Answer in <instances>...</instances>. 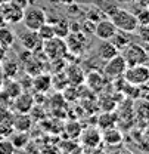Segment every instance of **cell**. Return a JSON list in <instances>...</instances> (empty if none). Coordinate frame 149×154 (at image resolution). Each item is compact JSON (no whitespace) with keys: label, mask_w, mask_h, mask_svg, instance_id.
<instances>
[{"label":"cell","mask_w":149,"mask_h":154,"mask_svg":"<svg viewBox=\"0 0 149 154\" xmlns=\"http://www.w3.org/2000/svg\"><path fill=\"white\" fill-rule=\"evenodd\" d=\"M109 19L114 22L117 30H121V31H126V33H134L137 25H139L136 15L130 11H127V9L117 8L109 15Z\"/></svg>","instance_id":"cell-1"},{"label":"cell","mask_w":149,"mask_h":154,"mask_svg":"<svg viewBox=\"0 0 149 154\" xmlns=\"http://www.w3.org/2000/svg\"><path fill=\"white\" fill-rule=\"evenodd\" d=\"M120 54L123 55L126 64H127V67L140 65V64H148L146 49H145V46H142L140 43L131 42V43H129Z\"/></svg>","instance_id":"cell-2"},{"label":"cell","mask_w":149,"mask_h":154,"mask_svg":"<svg viewBox=\"0 0 149 154\" xmlns=\"http://www.w3.org/2000/svg\"><path fill=\"white\" fill-rule=\"evenodd\" d=\"M43 54L49 61L53 59H61L65 58L68 54V48H67V42L62 37H52L46 42H43Z\"/></svg>","instance_id":"cell-3"},{"label":"cell","mask_w":149,"mask_h":154,"mask_svg":"<svg viewBox=\"0 0 149 154\" xmlns=\"http://www.w3.org/2000/svg\"><path fill=\"white\" fill-rule=\"evenodd\" d=\"M27 30H34L37 31L38 28L47 22V17H46V12L41 9V8H37V6H28L24 9V17H22V21H21Z\"/></svg>","instance_id":"cell-4"},{"label":"cell","mask_w":149,"mask_h":154,"mask_svg":"<svg viewBox=\"0 0 149 154\" xmlns=\"http://www.w3.org/2000/svg\"><path fill=\"white\" fill-rule=\"evenodd\" d=\"M123 79L133 86H145L149 83V67L146 64L127 67V70L123 74Z\"/></svg>","instance_id":"cell-5"},{"label":"cell","mask_w":149,"mask_h":154,"mask_svg":"<svg viewBox=\"0 0 149 154\" xmlns=\"http://www.w3.org/2000/svg\"><path fill=\"white\" fill-rule=\"evenodd\" d=\"M126 70H127V64H126V61H124L121 54L115 55L108 61H105V65H103V74L108 80L123 79V74H124Z\"/></svg>","instance_id":"cell-6"},{"label":"cell","mask_w":149,"mask_h":154,"mask_svg":"<svg viewBox=\"0 0 149 154\" xmlns=\"http://www.w3.org/2000/svg\"><path fill=\"white\" fill-rule=\"evenodd\" d=\"M65 42H67V48H68V52H73L75 55H81L87 46H89V40H87V36L80 30L77 33H70L67 37H65Z\"/></svg>","instance_id":"cell-7"},{"label":"cell","mask_w":149,"mask_h":154,"mask_svg":"<svg viewBox=\"0 0 149 154\" xmlns=\"http://www.w3.org/2000/svg\"><path fill=\"white\" fill-rule=\"evenodd\" d=\"M34 104H36L34 95H31L28 91H22L16 98L12 99L10 110L13 113H30L31 108L34 107Z\"/></svg>","instance_id":"cell-8"},{"label":"cell","mask_w":149,"mask_h":154,"mask_svg":"<svg viewBox=\"0 0 149 154\" xmlns=\"http://www.w3.org/2000/svg\"><path fill=\"white\" fill-rule=\"evenodd\" d=\"M24 17V9L13 5L12 2L1 5V18L7 24H18L22 21Z\"/></svg>","instance_id":"cell-9"},{"label":"cell","mask_w":149,"mask_h":154,"mask_svg":"<svg viewBox=\"0 0 149 154\" xmlns=\"http://www.w3.org/2000/svg\"><path fill=\"white\" fill-rule=\"evenodd\" d=\"M65 77L71 86H83L86 80V71L78 64H70L64 68Z\"/></svg>","instance_id":"cell-10"},{"label":"cell","mask_w":149,"mask_h":154,"mask_svg":"<svg viewBox=\"0 0 149 154\" xmlns=\"http://www.w3.org/2000/svg\"><path fill=\"white\" fill-rule=\"evenodd\" d=\"M115 33H117V27L114 25V22L109 18L99 19L94 25L93 34L99 40H111V37Z\"/></svg>","instance_id":"cell-11"},{"label":"cell","mask_w":149,"mask_h":154,"mask_svg":"<svg viewBox=\"0 0 149 154\" xmlns=\"http://www.w3.org/2000/svg\"><path fill=\"white\" fill-rule=\"evenodd\" d=\"M19 42H21L22 48L25 51H30V52H36L43 48V40L40 38L37 31H34V30H27L25 33H22L19 37Z\"/></svg>","instance_id":"cell-12"},{"label":"cell","mask_w":149,"mask_h":154,"mask_svg":"<svg viewBox=\"0 0 149 154\" xmlns=\"http://www.w3.org/2000/svg\"><path fill=\"white\" fill-rule=\"evenodd\" d=\"M80 139H81L83 145H86L87 148H96L102 142V131L99 128H87V129L81 131Z\"/></svg>","instance_id":"cell-13"},{"label":"cell","mask_w":149,"mask_h":154,"mask_svg":"<svg viewBox=\"0 0 149 154\" xmlns=\"http://www.w3.org/2000/svg\"><path fill=\"white\" fill-rule=\"evenodd\" d=\"M106 80H108V79L105 77L103 73H99V71H96V70H92V71H89V73L86 74L84 85H87L90 91L99 94V92L103 91V88H105V85H106Z\"/></svg>","instance_id":"cell-14"},{"label":"cell","mask_w":149,"mask_h":154,"mask_svg":"<svg viewBox=\"0 0 149 154\" xmlns=\"http://www.w3.org/2000/svg\"><path fill=\"white\" fill-rule=\"evenodd\" d=\"M12 128L18 132H30L33 126V117L30 113H13L12 116Z\"/></svg>","instance_id":"cell-15"},{"label":"cell","mask_w":149,"mask_h":154,"mask_svg":"<svg viewBox=\"0 0 149 154\" xmlns=\"http://www.w3.org/2000/svg\"><path fill=\"white\" fill-rule=\"evenodd\" d=\"M133 113H134V119L140 122L143 126L149 123V99L140 98L139 101H136L133 107Z\"/></svg>","instance_id":"cell-16"},{"label":"cell","mask_w":149,"mask_h":154,"mask_svg":"<svg viewBox=\"0 0 149 154\" xmlns=\"http://www.w3.org/2000/svg\"><path fill=\"white\" fill-rule=\"evenodd\" d=\"M31 88L37 94H46L52 88V76L47 74V73H38V74H36L33 77Z\"/></svg>","instance_id":"cell-17"},{"label":"cell","mask_w":149,"mask_h":154,"mask_svg":"<svg viewBox=\"0 0 149 154\" xmlns=\"http://www.w3.org/2000/svg\"><path fill=\"white\" fill-rule=\"evenodd\" d=\"M123 139H124L123 132L117 126L102 131V142H105L109 147H118V145H121L123 144Z\"/></svg>","instance_id":"cell-18"},{"label":"cell","mask_w":149,"mask_h":154,"mask_svg":"<svg viewBox=\"0 0 149 154\" xmlns=\"http://www.w3.org/2000/svg\"><path fill=\"white\" fill-rule=\"evenodd\" d=\"M96 54H97V58L102 59V61H108L114 58L115 55L120 54V51L114 46L111 40H102L99 45H97V49H96Z\"/></svg>","instance_id":"cell-19"},{"label":"cell","mask_w":149,"mask_h":154,"mask_svg":"<svg viewBox=\"0 0 149 154\" xmlns=\"http://www.w3.org/2000/svg\"><path fill=\"white\" fill-rule=\"evenodd\" d=\"M0 91H1L4 95L9 96L10 99H13V98H16L24 89H22L21 83H19L16 79H3V80H1Z\"/></svg>","instance_id":"cell-20"},{"label":"cell","mask_w":149,"mask_h":154,"mask_svg":"<svg viewBox=\"0 0 149 154\" xmlns=\"http://www.w3.org/2000/svg\"><path fill=\"white\" fill-rule=\"evenodd\" d=\"M19 74V64L12 58L1 59V77L3 79H16Z\"/></svg>","instance_id":"cell-21"},{"label":"cell","mask_w":149,"mask_h":154,"mask_svg":"<svg viewBox=\"0 0 149 154\" xmlns=\"http://www.w3.org/2000/svg\"><path fill=\"white\" fill-rule=\"evenodd\" d=\"M117 123H118V116L114 111H103L97 119V128L100 131L114 128V126H117Z\"/></svg>","instance_id":"cell-22"},{"label":"cell","mask_w":149,"mask_h":154,"mask_svg":"<svg viewBox=\"0 0 149 154\" xmlns=\"http://www.w3.org/2000/svg\"><path fill=\"white\" fill-rule=\"evenodd\" d=\"M15 43V33L9 27H0V46L6 51Z\"/></svg>","instance_id":"cell-23"},{"label":"cell","mask_w":149,"mask_h":154,"mask_svg":"<svg viewBox=\"0 0 149 154\" xmlns=\"http://www.w3.org/2000/svg\"><path fill=\"white\" fill-rule=\"evenodd\" d=\"M130 34L131 33H126V31H121V30H117V33L114 34L111 37V42L114 43V46L121 52L129 43H131L133 40H131L130 37Z\"/></svg>","instance_id":"cell-24"},{"label":"cell","mask_w":149,"mask_h":154,"mask_svg":"<svg viewBox=\"0 0 149 154\" xmlns=\"http://www.w3.org/2000/svg\"><path fill=\"white\" fill-rule=\"evenodd\" d=\"M9 139L12 141V144L15 145L16 150H22L25 145H28L30 142V136H28V132H18V131H13Z\"/></svg>","instance_id":"cell-25"},{"label":"cell","mask_w":149,"mask_h":154,"mask_svg":"<svg viewBox=\"0 0 149 154\" xmlns=\"http://www.w3.org/2000/svg\"><path fill=\"white\" fill-rule=\"evenodd\" d=\"M52 27H53V31H55L56 37L65 38L71 33V25H70L68 21H65V19H59L56 24H52Z\"/></svg>","instance_id":"cell-26"},{"label":"cell","mask_w":149,"mask_h":154,"mask_svg":"<svg viewBox=\"0 0 149 154\" xmlns=\"http://www.w3.org/2000/svg\"><path fill=\"white\" fill-rule=\"evenodd\" d=\"M68 80L65 77V73L64 71H58L52 76V88H55L58 92H62L67 86H68Z\"/></svg>","instance_id":"cell-27"},{"label":"cell","mask_w":149,"mask_h":154,"mask_svg":"<svg viewBox=\"0 0 149 154\" xmlns=\"http://www.w3.org/2000/svg\"><path fill=\"white\" fill-rule=\"evenodd\" d=\"M37 34L40 36V38L43 40V42H46V40H49V38L55 37V31H53V27H52V24H43L40 28L37 30Z\"/></svg>","instance_id":"cell-28"},{"label":"cell","mask_w":149,"mask_h":154,"mask_svg":"<svg viewBox=\"0 0 149 154\" xmlns=\"http://www.w3.org/2000/svg\"><path fill=\"white\" fill-rule=\"evenodd\" d=\"M65 131H67V135H68L70 139H75V138H80V134H81L83 129H81L80 123L71 122V123H68V125L65 126Z\"/></svg>","instance_id":"cell-29"},{"label":"cell","mask_w":149,"mask_h":154,"mask_svg":"<svg viewBox=\"0 0 149 154\" xmlns=\"http://www.w3.org/2000/svg\"><path fill=\"white\" fill-rule=\"evenodd\" d=\"M0 154H16V148L9 138H0Z\"/></svg>","instance_id":"cell-30"},{"label":"cell","mask_w":149,"mask_h":154,"mask_svg":"<svg viewBox=\"0 0 149 154\" xmlns=\"http://www.w3.org/2000/svg\"><path fill=\"white\" fill-rule=\"evenodd\" d=\"M134 33L137 34V37L140 38L142 43L145 45L149 43V24H139Z\"/></svg>","instance_id":"cell-31"},{"label":"cell","mask_w":149,"mask_h":154,"mask_svg":"<svg viewBox=\"0 0 149 154\" xmlns=\"http://www.w3.org/2000/svg\"><path fill=\"white\" fill-rule=\"evenodd\" d=\"M12 116H13V111H12L9 107L0 105V123L12 122Z\"/></svg>","instance_id":"cell-32"},{"label":"cell","mask_w":149,"mask_h":154,"mask_svg":"<svg viewBox=\"0 0 149 154\" xmlns=\"http://www.w3.org/2000/svg\"><path fill=\"white\" fill-rule=\"evenodd\" d=\"M139 24H149V8H142L139 12L134 14Z\"/></svg>","instance_id":"cell-33"},{"label":"cell","mask_w":149,"mask_h":154,"mask_svg":"<svg viewBox=\"0 0 149 154\" xmlns=\"http://www.w3.org/2000/svg\"><path fill=\"white\" fill-rule=\"evenodd\" d=\"M12 132H13V128H12L10 122L0 123V138H9Z\"/></svg>","instance_id":"cell-34"},{"label":"cell","mask_w":149,"mask_h":154,"mask_svg":"<svg viewBox=\"0 0 149 154\" xmlns=\"http://www.w3.org/2000/svg\"><path fill=\"white\" fill-rule=\"evenodd\" d=\"M109 154H134V153L131 150H129V148H126V147L118 145V147H114V150H111Z\"/></svg>","instance_id":"cell-35"},{"label":"cell","mask_w":149,"mask_h":154,"mask_svg":"<svg viewBox=\"0 0 149 154\" xmlns=\"http://www.w3.org/2000/svg\"><path fill=\"white\" fill-rule=\"evenodd\" d=\"M13 5H16L19 8H22V9H25V8H28L30 6V0H10Z\"/></svg>","instance_id":"cell-36"},{"label":"cell","mask_w":149,"mask_h":154,"mask_svg":"<svg viewBox=\"0 0 149 154\" xmlns=\"http://www.w3.org/2000/svg\"><path fill=\"white\" fill-rule=\"evenodd\" d=\"M22 154H40L37 148H34V147H28V145H25L24 148H22Z\"/></svg>","instance_id":"cell-37"},{"label":"cell","mask_w":149,"mask_h":154,"mask_svg":"<svg viewBox=\"0 0 149 154\" xmlns=\"http://www.w3.org/2000/svg\"><path fill=\"white\" fill-rule=\"evenodd\" d=\"M140 6L142 8H149V0H140Z\"/></svg>","instance_id":"cell-38"},{"label":"cell","mask_w":149,"mask_h":154,"mask_svg":"<svg viewBox=\"0 0 149 154\" xmlns=\"http://www.w3.org/2000/svg\"><path fill=\"white\" fill-rule=\"evenodd\" d=\"M143 128H145V135H146V136L149 138V123H146Z\"/></svg>","instance_id":"cell-39"},{"label":"cell","mask_w":149,"mask_h":154,"mask_svg":"<svg viewBox=\"0 0 149 154\" xmlns=\"http://www.w3.org/2000/svg\"><path fill=\"white\" fill-rule=\"evenodd\" d=\"M3 58H4V49H3V48L0 46V61H1Z\"/></svg>","instance_id":"cell-40"},{"label":"cell","mask_w":149,"mask_h":154,"mask_svg":"<svg viewBox=\"0 0 149 154\" xmlns=\"http://www.w3.org/2000/svg\"><path fill=\"white\" fill-rule=\"evenodd\" d=\"M145 49H146V55H148V62H149V43L146 45V48H145Z\"/></svg>","instance_id":"cell-41"},{"label":"cell","mask_w":149,"mask_h":154,"mask_svg":"<svg viewBox=\"0 0 149 154\" xmlns=\"http://www.w3.org/2000/svg\"><path fill=\"white\" fill-rule=\"evenodd\" d=\"M9 2H10V0H0V6L4 5V3H9Z\"/></svg>","instance_id":"cell-42"},{"label":"cell","mask_w":149,"mask_h":154,"mask_svg":"<svg viewBox=\"0 0 149 154\" xmlns=\"http://www.w3.org/2000/svg\"><path fill=\"white\" fill-rule=\"evenodd\" d=\"M0 76H1V61H0Z\"/></svg>","instance_id":"cell-43"},{"label":"cell","mask_w":149,"mask_h":154,"mask_svg":"<svg viewBox=\"0 0 149 154\" xmlns=\"http://www.w3.org/2000/svg\"><path fill=\"white\" fill-rule=\"evenodd\" d=\"M148 99H149V98H148Z\"/></svg>","instance_id":"cell-44"}]
</instances>
